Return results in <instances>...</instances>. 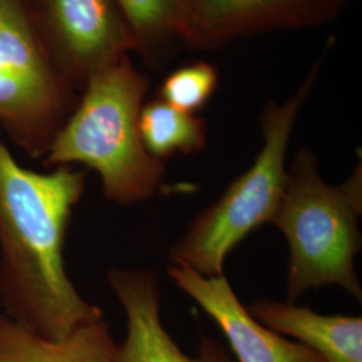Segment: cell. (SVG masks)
Masks as SVG:
<instances>
[{
    "label": "cell",
    "mask_w": 362,
    "mask_h": 362,
    "mask_svg": "<svg viewBox=\"0 0 362 362\" xmlns=\"http://www.w3.org/2000/svg\"><path fill=\"white\" fill-rule=\"evenodd\" d=\"M136 43V52L160 66L177 42L185 0H117Z\"/></svg>",
    "instance_id": "13"
},
{
    "label": "cell",
    "mask_w": 362,
    "mask_h": 362,
    "mask_svg": "<svg viewBox=\"0 0 362 362\" xmlns=\"http://www.w3.org/2000/svg\"><path fill=\"white\" fill-rule=\"evenodd\" d=\"M27 11L64 77L83 90L86 82L136 52L117 0H25Z\"/></svg>",
    "instance_id": "6"
},
{
    "label": "cell",
    "mask_w": 362,
    "mask_h": 362,
    "mask_svg": "<svg viewBox=\"0 0 362 362\" xmlns=\"http://www.w3.org/2000/svg\"><path fill=\"white\" fill-rule=\"evenodd\" d=\"M361 164L336 187L320 175L318 158L299 149L287 169L285 192L272 223L290 247L287 298L293 302L310 288L337 285L362 299L354 259L361 250Z\"/></svg>",
    "instance_id": "3"
},
{
    "label": "cell",
    "mask_w": 362,
    "mask_h": 362,
    "mask_svg": "<svg viewBox=\"0 0 362 362\" xmlns=\"http://www.w3.org/2000/svg\"><path fill=\"white\" fill-rule=\"evenodd\" d=\"M219 86V70L207 61H194L180 66L164 78L157 98L184 112L203 109Z\"/></svg>",
    "instance_id": "14"
},
{
    "label": "cell",
    "mask_w": 362,
    "mask_h": 362,
    "mask_svg": "<svg viewBox=\"0 0 362 362\" xmlns=\"http://www.w3.org/2000/svg\"><path fill=\"white\" fill-rule=\"evenodd\" d=\"M79 94L52 61L25 0H0V129L8 140L43 160Z\"/></svg>",
    "instance_id": "5"
},
{
    "label": "cell",
    "mask_w": 362,
    "mask_h": 362,
    "mask_svg": "<svg viewBox=\"0 0 362 362\" xmlns=\"http://www.w3.org/2000/svg\"><path fill=\"white\" fill-rule=\"evenodd\" d=\"M139 129L148 153L161 161L176 155H197L207 148V122L160 98L144 103Z\"/></svg>",
    "instance_id": "12"
},
{
    "label": "cell",
    "mask_w": 362,
    "mask_h": 362,
    "mask_svg": "<svg viewBox=\"0 0 362 362\" xmlns=\"http://www.w3.org/2000/svg\"><path fill=\"white\" fill-rule=\"evenodd\" d=\"M149 79L130 55L91 77L42 163L82 164L98 173L104 196L122 207L148 202L163 187L165 163L144 146L139 117Z\"/></svg>",
    "instance_id": "2"
},
{
    "label": "cell",
    "mask_w": 362,
    "mask_h": 362,
    "mask_svg": "<svg viewBox=\"0 0 362 362\" xmlns=\"http://www.w3.org/2000/svg\"><path fill=\"white\" fill-rule=\"evenodd\" d=\"M259 324L290 336L326 362H362V318L324 315L293 302L260 299L247 308Z\"/></svg>",
    "instance_id": "10"
},
{
    "label": "cell",
    "mask_w": 362,
    "mask_h": 362,
    "mask_svg": "<svg viewBox=\"0 0 362 362\" xmlns=\"http://www.w3.org/2000/svg\"><path fill=\"white\" fill-rule=\"evenodd\" d=\"M107 282L127 315V336L117 345V362H233L208 337H202L196 357L181 351L161 322L160 288L153 272L112 269Z\"/></svg>",
    "instance_id": "9"
},
{
    "label": "cell",
    "mask_w": 362,
    "mask_h": 362,
    "mask_svg": "<svg viewBox=\"0 0 362 362\" xmlns=\"http://www.w3.org/2000/svg\"><path fill=\"white\" fill-rule=\"evenodd\" d=\"M348 0H185L181 43L218 50L236 39L305 30L336 21Z\"/></svg>",
    "instance_id": "7"
},
{
    "label": "cell",
    "mask_w": 362,
    "mask_h": 362,
    "mask_svg": "<svg viewBox=\"0 0 362 362\" xmlns=\"http://www.w3.org/2000/svg\"><path fill=\"white\" fill-rule=\"evenodd\" d=\"M168 275L216 322L238 361L326 362L303 344L288 341L259 324L224 275L206 276L185 264H170Z\"/></svg>",
    "instance_id": "8"
},
{
    "label": "cell",
    "mask_w": 362,
    "mask_h": 362,
    "mask_svg": "<svg viewBox=\"0 0 362 362\" xmlns=\"http://www.w3.org/2000/svg\"><path fill=\"white\" fill-rule=\"evenodd\" d=\"M0 362H117V344L104 317L54 341L0 313Z\"/></svg>",
    "instance_id": "11"
},
{
    "label": "cell",
    "mask_w": 362,
    "mask_h": 362,
    "mask_svg": "<svg viewBox=\"0 0 362 362\" xmlns=\"http://www.w3.org/2000/svg\"><path fill=\"white\" fill-rule=\"evenodd\" d=\"M333 45L334 39H329L321 57L287 101H269L263 106V146L257 158L214 204L194 218L169 251L172 264H185L206 276L223 275L224 262L233 248L260 226L272 223L285 192L286 157L293 130Z\"/></svg>",
    "instance_id": "4"
},
{
    "label": "cell",
    "mask_w": 362,
    "mask_h": 362,
    "mask_svg": "<svg viewBox=\"0 0 362 362\" xmlns=\"http://www.w3.org/2000/svg\"><path fill=\"white\" fill-rule=\"evenodd\" d=\"M85 188L86 172L70 165L47 173L22 167L0 136V305L47 339L104 317L66 272V233Z\"/></svg>",
    "instance_id": "1"
}]
</instances>
